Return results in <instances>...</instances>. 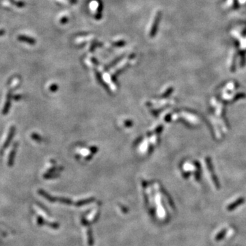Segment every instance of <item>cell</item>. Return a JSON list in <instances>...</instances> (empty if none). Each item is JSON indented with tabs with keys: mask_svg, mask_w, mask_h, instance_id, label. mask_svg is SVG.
<instances>
[{
	"mask_svg": "<svg viewBox=\"0 0 246 246\" xmlns=\"http://www.w3.org/2000/svg\"><path fill=\"white\" fill-rule=\"evenodd\" d=\"M160 14H157V15L156 16V18L155 19V23H154V25H153V28H152V30L151 31V37H153V36L155 34L156 30H157V25L159 21H160Z\"/></svg>",
	"mask_w": 246,
	"mask_h": 246,
	"instance_id": "277c9868",
	"label": "cell"
},
{
	"mask_svg": "<svg viewBox=\"0 0 246 246\" xmlns=\"http://www.w3.org/2000/svg\"><path fill=\"white\" fill-rule=\"evenodd\" d=\"M242 203V200H239L237 202H236L235 203H234L233 204H231L230 206H228V210H233V209H235L236 206H237L238 205H239L240 204Z\"/></svg>",
	"mask_w": 246,
	"mask_h": 246,
	"instance_id": "8992f818",
	"label": "cell"
},
{
	"mask_svg": "<svg viewBox=\"0 0 246 246\" xmlns=\"http://www.w3.org/2000/svg\"><path fill=\"white\" fill-rule=\"evenodd\" d=\"M10 101H11V93L9 92L8 96H7V100L5 103L4 110H3V114H6L8 113V110L10 109Z\"/></svg>",
	"mask_w": 246,
	"mask_h": 246,
	"instance_id": "3957f363",
	"label": "cell"
},
{
	"mask_svg": "<svg viewBox=\"0 0 246 246\" xmlns=\"http://www.w3.org/2000/svg\"><path fill=\"white\" fill-rule=\"evenodd\" d=\"M18 40L21 41V42H27L30 45H34L36 43V40L34 38L27 37V36L20 35L18 37Z\"/></svg>",
	"mask_w": 246,
	"mask_h": 246,
	"instance_id": "7a4b0ae2",
	"label": "cell"
},
{
	"mask_svg": "<svg viewBox=\"0 0 246 246\" xmlns=\"http://www.w3.org/2000/svg\"><path fill=\"white\" fill-rule=\"evenodd\" d=\"M225 233H226V231H225V230L221 231V233L219 234V235H218V236H217L215 239H216L217 240H220V239H222V238L224 237V235H225Z\"/></svg>",
	"mask_w": 246,
	"mask_h": 246,
	"instance_id": "52a82bcc",
	"label": "cell"
},
{
	"mask_svg": "<svg viewBox=\"0 0 246 246\" xmlns=\"http://www.w3.org/2000/svg\"><path fill=\"white\" fill-rule=\"evenodd\" d=\"M14 155H15V147H14L13 150L10 152V156H9V158H8V165L9 166L13 165Z\"/></svg>",
	"mask_w": 246,
	"mask_h": 246,
	"instance_id": "5b68a950",
	"label": "cell"
},
{
	"mask_svg": "<svg viewBox=\"0 0 246 246\" xmlns=\"http://www.w3.org/2000/svg\"><path fill=\"white\" fill-rule=\"evenodd\" d=\"M14 4L16 5V6L19 7V8H21V7H23L24 5H25V4H24L23 2H22V1H16V2H14Z\"/></svg>",
	"mask_w": 246,
	"mask_h": 246,
	"instance_id": "ba28073f",
	"label": "cell"
},
{
	"mask_svg": "<svg viewBox=\"0 0 246 246\" xmlns=\"http://www.w3.org/2000/svg\"><path fill=\"white\" fill-rule=\"evenodd\" d=\"M14 131H15V128H14V127H10V131H9V133H8V137H7L6 140L5 141L4 145H3V146H2V150L1 151V153L3 152V151L4 150V149H6L7 148V146L9 145L10 142V141L12 140V139H13V137L14 133Z\"/></svg>",
	"mask_w": 246,
	"mask_h": 246,
	"instance_id": "6da1fadb",
	"label": "cell"
},
{
	"mask_svg": "<svg viewBox=\"0 0 246 246\" xmlns=\"http://www.w3.org/2000/svg\"><path fill=\"white\" fill-rule=\"evenodd\" d=\"M10 1H11V2H13V4H14V2H15V1H14V0H10Z\"/></svg>",
	"mask_w": 246,
	"mask_h": 246,
	"instance_id": "30bf717a",
	"label": "cell"
},
{
	"mask_svg": "<svg viewBox=\"0 0 246 246\" xmlns=\"http://www.w3.org/2000/svg\"><path fill=\"white\" fill-rule=\"evenodd\" d=\"M5 34V32L4 30H0V36H2V35H4Z\"/></svg>",
	"mask_w": 246,
	"mask_h": 246,
	"instance_id": "9c48e42d",
	"label": "cell"
}]
</instances>
